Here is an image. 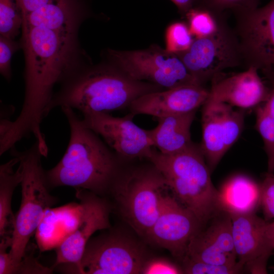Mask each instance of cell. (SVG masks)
I'll list each match as a JSON object with an SVG mask.
<instances>
[{"mask_svg":"<svg viewBox=\"0 0 274 274\" xmlns=\"http://www.w3.org/2000/svg\"><path fill=\"white\" fill-rule=\"evenodd\" d=\"M70 127L66 150L58 163L44 170L49 189L68 186L93 194L112 187L119 174V157L94 131L86 126L72 108H61Z\"/></svg>","mask_w":274,"mask_h":274,"instance_id":"6da1fadb","label":"cell"},{"mask_svg":"<svg viewBox=\"0 0 274 274\" xmlns=\"http://www.w3.org/2000/svg\"><path fill=\"white\" fill-rule=\"evenodd\" d=\"M59 90L54 94L49 107H67L82 114L107 113L129 108L140 96L163 90L146 82L134 80L112 66L76 68L60 82Z\"/></svg>","mask_w":274,"mask_h":274,"instance_id":"7a4b0ae2","label":"cell"},{"mask_svg":"<svg viewBox=\"0 0 274 274\" xmlns=\"http://www.w3.org/2000/svg\"><path fill=\"white\" fill-rule=\"evenodd\" d=\"M149 160L161 173L176 198L204 225L222 212L219 191L199 146L193 143L175 154L166 155L154 148Z\"/></svg>","mask_w":274,"mask_h":274,"instance_id":"3957f363","label":"cell"},{"mask_svg":"<svg viewBox=\"0 0 274 274\" xmlns=\"http://www.w3.org/2000/svg\"><path fill=\"white\" fill-rule=\"evenodd\" d=\"M9 151L18 158L22 170L21 204L15 216L8 252L13 269L25 255L29 239L45 212L56 204V199L50 194L46 183L41 163L43 156L38 142L23 151L14 147Z\"/></svg>","mask_w":274,"mask_h":274,"instance_id":"277c9868","label":"cell"},{"mask_svg":"<svg viewBox=\"0 0 274 274\" xmlns=\"http://www.w3.org/2000/svg\"><path fill=\"white\" fill-rule=\"evenodd\" d=\"M152 167L120 176L111 189L121 212L140 234L146 236L157 220L165 193L169 190L161 173Z\"/></svg>","mask_w":274,"mask_h":274,"instance_id":"5b68a950","label":"cell"},{"mask_svg":"<svg viewBox=\"0 0 274 274\" xmlns=\"http://www.w3.org/2000/svg\"><path fill=\"white\" fill-rule=\"evenodd\" d=\"M108 52L113 65L134 80L156 85L163 89L200 85L177 54L157 45L141 50L109 49Z\"/></svg>","mask_w":274,"mask_h":274,"instance_id":"8992f818","label":"cell"},{"mask_svg":"<svg viewBox=\"0 0 274 274\" xmlns=\"http://www.w3.org/2000/svg\"><path fill=\"white\" fill-rule=\"evenodd\" d=\"M146 260L144 251L135 242L109 233L91 238L80 263L64 267L73 273H142Z\"/></svg>","mask_w":274,"mask_h":274,"instance_id":"52a82bcc","label":"cell"},{"mask_svg":"<svg viewBox=\"0 0 274 274\" xmlns=\"http://www.w3.org/2000/svg\"><path fill=\"white\" fill-rule=\"evenodd\" d=\"M177 54L199 84L243 63L237 37L225 19L213 35L195 38L190 48Z\"/></svg>","mask_w":274,"mask_h":274,"instance_id":"ba28073f","label":"cell"},{"mask_svg":"<svg viewBox=\"0 0 274 274\" xmlns=\"http://www.w3.org/2000/svg\"><path fill=\"white\" fill-rule=\"evenodd\" d=\"M243 63L263 73L274 69V0L254 10L234 14Z\"/></svg>","mask_w":274,"mask_h":274,"instance_id":"9c48e42d","label":"cell"},{"mask_svg":"<svg viewBox=\"0 0 274 274\" xmlns=\"http://www.w3.org/2000/svg\"><path fill=\"white\" fill-rule=\"evenodd\" d=\"M82 116L84 125L96 133L119 158L149 160L154 148L149 130L137 125L131 113L123 117L107 113Z\"/></svg>","mask_w":274,"mask_h":274,"instance_id":"30bf717a","label":"cell"},{"mask_svg":"<svg viewBox=\"0 0 274 274\" xmlns=\"http://www.w3.org/2000/svg\"><path fill=\"white\" fill-rule=\"evenodd\" d=\"M203 226L192 212L167 191L158 217L146 236L182 260L190 240Z\"/></svg>","mask_w":274,"mask_h":274,"instance_id":"8fae6325","label":"cell"},{"mask_svg":"<svg viewBox=\"0 0 274 274\" xmlns=\"http://www.w3.org/2000/svg\"><path fill=\"white\" fill-rule=\"evenodd\" d=\"M230 216L237 261L251 273H267V261L274 249L270 223L255 213Z\"/></svg>","mask_w":274,"mask_h":274,"instance_id":"7c38bea8","label":"cell"},{"mask_svg":"<svg viewBox=\"0 0 274 274\" xmlns=\"http://www.w3.org/2000/svg\"><path fill=\"white\" fill-rule=\"evenodd\" d=\"M76 191L77 197L84 204L83 218L76 230L55 248L56 258L53 269L59 265L69 267L78 265L91 236L96 231L110 226L108 204L89 191Z\"/></svg>","mask_w":274,"mask_h":274,"instance_id":"4fadbf2b","label":"cell"},{"mask_svg":"<svg viewBox=\"0 0 274 274\" xmlns=\"http://www.w3.org/2000/svg\"><path fill=\"white\" fill-rule=\"evenodd\" d=\"M185 257L214 264H236L230 215L222 211L209 220L191 238Z\"/></svg>","mask_w":274,"mask_h":274,"instance_id":"5bb4252c","label":"cell"},{"mask_svg":"<svg viewBox=\"0 0 274 274\" xmlns=\"http://www.w3.org/2000/svg\"><path fill=\"white\" fill-rule=\"evenodd\" d=\"M209 90L203 85L190 84L145 94L128 109L134 116L149 115L156 119L196 111L207 100Z\"/></svg>","mask_w":274,"mask_h":274,"instance_id":"9a60e30c","label":"cell"},{"mask_svg":"<svg viewBox=\"0 0 274 274\" xmlns=\"http://www.w3.org/2000/svg\"><path fill=\"white\" fill-rule=\"evenodd\" d=\"M258 71L251 66L243 72L223 78L220 74L212 80L208 99L241 109L257 107L266 101L269 93Z\"/></svg>","mask_w":274,"mask_h":274,"instance_id":"2e32d148","label":"cell"},{"mask_svg":"<svg viewBox=\"0 0 274 274\" xmlns=\"http://www.w3.org/2000/svg\"><path fill=\"white\" fill-rule=\"evenodd\" d=\"M84 210L81 201L47 209L35 232L40 250L43 252L57 247L78 227Z\"/></svg>","mask_w":274,"mask_h":274,"instance_id":"e0dca14e","label":"cell"},{"mask_svg":"<svg viewBox=\"0 0 274 274\" xmlns=\"http://www.w3.org/2000/svg\"><path fill=\"white\" fill-rule=\"evenodd\" d=\"M196 111L156 119L157 125L149 130L154 148L170 155L179 152L192 144L191 127Z\"/></svg>","mask_w":274,"mask_h":274,"instance_id":"ac0fdd59","label":"cell"},{"mask_svg":"<svg viewBox=\"0 0 274 274\" xmlns=\"http://www.w3.org/2000/svg\"><path fill=\"white\" fill-rule=\"evenodd\" d=\"M218 191L220 208L230 215L255 213L260 206V185L246 176L232 177Z\"/></svg>","mask_w":274,"mask_h":274,"instance_id":"d6986e66","label":"cell"},{"mask_svg":"<svg viewBox=\"0 0 274 274\" xmlns=\"http://www.w3.org/2000/svg\"><path fill=\"white\" fill-rule=\"evenodd\" d=\"M202 140L199 146L212 171L228 151L221 119V102L209 99L202 106Z\"/></svg>","mask_w":274,"mask_h":274,"instance_id":"ffe728a7","label":"cell"},{"mask_svg":"<svg viewBox=\"0 0 274 274\" xmlns=\"http://www.w3.org/2000/svg\"><path fill=\"white\" fill-rule=\"evenodd\" d=\"M0 166V237L11 236L14 229L15 216H14L11 201L14 191L21 183L22 170L20 164L16 170L14 166L19 163L17 157Z\"/></svg>","mask_w":274,"mask_h":274,"instance_id":"44dd1931","label":"cell"},{"mask_svg":"<svg viewBox=\"0 0 274 274\" xmlns=\"http://www.w3.org/2000/svg\"><path fill=\"white\" fill-rule=\"evenodd\" d=\"M72 0H57L23 16L22 26L60 29L76 26Z\"/></svg>","mask_w":274,"mask_h":274,"instance_id":"7402d4cb","label":"cell"},{"mask_svg":"<svg viewBox=\"0 0 274 274\" xmlns=\"http://www.w3.org/2000/svg\"><path fill=\"white\" fill-rule=\"evenodd\" d=\"M225 12H218L205 5H199L189 11L185 16L195 38L211 36L216 32L225 19Z\"/></svg>","mask_w":274,"mask_h":274,"instance_id":"603a6c76","label":"cell"},{"mask_svg":"<svg viewBox=\"0 0 274 274\" xmlns=\"http://www.w3.org/2000/svg\"><path fill=\"white\" fill-rule=\"evenodd\" d=\"M23 22L19 0H0V36L14 39Z\"/></svg>","mask_w":274,"mask_h":274,"instance_id":"cb8c5ba5","label":"cell"},{"mask_svg":"<svg viewBox=\"0 0 274 274\" xmlns=\"http://www.w3.org/2000/svg\"><path fill=\"white\" fill-rule=\"evenodd\" d=\"M255 128L261 135L267 156V172L274 173V119L263 105L256 110Z\"/></svg>","mask_w":274,"mask_h":274,"instance_id":"d4e9b609","label":"cell"},{"mask_svg":"<svg viewBox=\"0 0 274 274\" xmlns=\"http://www.w3.org/2000/svg\"><path fill=\"white\" fill-rule=\"evenodd\" d=\"M221 119L224 129L225 146L228 150L239 138L244 127V113L221 102Z\"/></svg>","mask_w":274,"mask_h":274,"instance_id":"484cf974","label":"cell"},{"mask_svg":"<svg viewBox=\"0 0 274 274\" xmlns=\"http://www.w3.org/2000/svg\"><path fill=\"white\" fill-rule=\"evenodd\" d=\"M195 38L188 24L177 21L170 24L165 31V49L172 53L179 54L188 49Z\"/></svg>","mask_w":274,"mask_h":274,"instance_id":"4316f807","label":"cell"},{"mask_svg":"<svg viewBox=\"0 0 274 274\" xmlns=\"http://www.w3.org/2000/svg\"><path fill=\"white\" fill-rule=\"evenodd\" d=\"M182 261V268L185 273L233 274L240 273L244 270L238 261L233 265H218L194 260L186 257Z\"/></svg>","mask_w":274,"mask_h":274,"instance_id":"83f0119b","label":"cell"},{"mask_svg":"<svg viewBox=\"0 0 274 274\" xmlns=\"http://www.w3.org/2000/svg\"><path fill=\"white\" fill-rule=\"evenodd\" d=\"M261 0H202V4L220 12L231 11L234 14L254 10Z\"/></svg>","mask_w":274,"mask_h":274,"instance_id":"f1b7e54d","label":"cell"},{"mask_svg":"<svg viewBox=\"0 0 274 274\" xmlns=\"http://www.w3.org/2000/svg\"><path fill=\"white\" fill-rule=\"evenodd\" d=\"M14 40L0 36V73L7 81L12 77V56L20 48L19 44Z\"/></svg>","mask_w":274,"mask_h":274,"instance_id":"f546056e","label":"cell"},{"mask_svg":"<svg viewBox=\"0 0 274 274\" xmlns=\"http://www.w3.org/2000/svg\"><path fill=\"white\" fill-rule=\"evenodd\" d=\"M260 206L266 220L274 219V174L267 173L260 185Z\"/></svg>","mask_w":274,"mask_h":274,"instance_id":"4dcf8cb0","label":"cell"},{"mask_svg":"<svg viewBox=\"0 0 274 274\" xmlns=\"http://www.w3.org/2000/svg\"><path fill=\"white\" fill-rule=\"evenodd\" d=\"M142 273L178 274L184 273L182 268L163 258L147 260L143 266Z\"/></svg>","mask_w":274,"mask_h":274,"instance_id":"1f68e13d","label":"cell"},{"mask_svg":"<svg viewBox=\"0 0 274 274\" xmlns=\"http://www.w3.org/2000/svg\"><path fill=\"white\" fill-rule=\"evenodd\" d=\"M57 0H19L23 16Z\"/></svg>","mask_w":274,"mask_h":274,"instance_id":"d6a6232c","label":"cell"},{"mask_svg":"<svg viewBox=\"0 0 274 274\" xmlns=\"http://www.w3.org/2000/svg\"><path fill=\"white\" fill-rule=\"evenodd\" d=\"M271 83V88L266 101L263 106L268 113L274 119V69L263 73Z\"/></svg>","mask_w":274,"mask_h":274,"instance_id":"836d02e7","label":"cell"},{"mask_svg":"<svg viewBox=\"0 0 274 274\" xmlns=\"http://www.w3.org/2000/svg\"><path fill=\"white\" fill-rule=\"evenodd\" d=\"M183 15L195 7L200 5L201 0H170Z\"/></svg>","mask_w":274,"mask_h":274,"instance_id":"e575fe53","label":"cell"},{"mask_svg":"<svg viewBox=\"0 0 274 274\" xmlns=\"http://www.w3.org/2000/svg\"><path fill=\"white\" fill-rule=\"evenodd\" d=\"M271 230L272 234L273 241L274 245V220L272 222L270 223Z\"/></svg>","mask_w":274,"mask_h":274,"instance_id":"d590c367","label":"cell"},{"mask_svg":"<svg viewBox=\"0 0 274 274\" xmlns=\"http://www.w3.org/2000/svg\"><path fill=\"white\" fill-rule=\"evenodd\" d=\"M202 0H201V3L202 2Z\"/></svg>","mask_w":274,"mask_h":274,"instance_id":"8d00e7d4","label":"cell"}]
</instances>
